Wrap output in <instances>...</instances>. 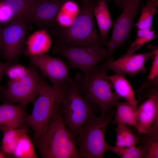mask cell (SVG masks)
<instances>
[{
    "mask_svg": "<svg viewBox=\"0 0 158 158\" xmlns=\"http://www.w3.org/2000/svg\"><path fill=\"white\" fill-rule=\"evenodd\" d=\"M27 22L22 18L9 23L2 29L3 49L7 62L17 60L21 53L27 30Z\"/></svg>",
    "mask_w": 158,
    "mask_h": 158,
    "instance_id": "8fae6325",
    "label": "cell"
},
{
    "mask_svg": "<svg viewBox=\"0 0 158 158\" xmlns=\"http://www.w3.org/2000/svg\"><path fill=\"white\" fill-rule=\"evenodd\" d=\"M108 71L100 65L88 74L79 73L74 77L85 98L97 106L102 114L108 113L121 99L112 91L113 86L109 79Z\"/></svg>",
    "mask_w": 158,
    "mask_h": 158,
    "instance_id": "3957f363",
    "label": "cell"
},
{
    "mask_svg": "<svg viewBox=\"0 0 158 158\" xmlns=\"http://www.w3.org/2000/svg\"><path fill=\"white\" fill-rule=\"evenodd\" d=\"M154 56V52L152 50L142 54H133L129 56H123L115 60L111 58L106 60L100 66L108 71H112L115 74L123 76L127 75L134 76L138 73L146 72L145 64Z\"/></svg>",
    "mask_w": 158,
    "mask_h": 158,
    "instance_id": "4fadbf2b",
    "label": "cell"
},
{
    "mask_svg": "<svg viewBox=\"0 0 158 158\" xmlns=\"http://www.w3.org/2000/svg\"><path fill=\"white\" fill-rule=\"evenodd\" d=\"M116 135L115 146L128 147L140 143L139 136L126 125L117 126L114 128Z\"/></svg>",
    "mask_w": 158,
    "mask_h": 158,
    "instance_id": "cb8c5ba5",
    "label": "cell"
},
{
    "mask_svg": "<svg viewBox=\"0 0 158 158\" xmlns=\"http://www.w3.org/2000/svg\"><path fill=\"white\" fill-rule=\"evenodd\" d=\"M66 85L60 109L66 126L75 139L82 127L96 116L97 110L94 105L89 103L83 96L75 80L69 77Z\"/></svg>",
    "mask_w": 158,
    "mask_h": 158,
    "instance_id": "277c9868",
    "label": "cell"
},
{
    "mask_svg": "<svg viewBox=\"0 0 158 158\" xmlns=\"http://www.w3.org/2000/svg\"><path fill=\"white\" fill-rule=\"evenodd\" d=\"M156 85L149 90L147 98L137 109L136 130L139 136H158V91Z\"/></svg>",
    "mask_w": 158,
    "mask_h": 158,
    "instance_id": "30bf717a",
    "label": "cell"
},
{
    "mask_svg": "<svg viewBox=\"0 0 158 158\" xmlns=\"http://www.w3.org/2000/svg\"><path fill=\"white\" fill-rule=\"evenodd\" d=\"M105 0H97L93 10L101 38L108 41V33L113 23Z\"/></svg>",
    "mask_w": 158,
    "mask_h": 158,
    "instance_id": "d6986e66",
    "label": "cell"
},
{
    "mask_svg": "<svg viewBox=\"0 0 158 158\" xmlns=\"http://www.w3.org/2000/svg\"><path fill=\"white\" fill-rule=\"evenodd\" d=\"M66 83L53 85L46 82L43 86L34 103L31 114L26 118L25 122L33 130L35 136L44 131L60 106L65 94Z\"/></svg>",
    "mask_w": 158,
    "mask_h": 158,
    "instance_id": "8992f818",
    "label": "cell"
},
{
    "mask_svg": "<svg viewBox=\"0 0 158 158\" xmlns=\"http://www.w3.org/2000/svg\"><path fill=\"white\" fill-rule=\"evenodd\" d=\"M113 114L110 112L95 116L82 127L75 139L81 158L104 157L109 146L106 142L105 133Z\"/></svg>",
    "mask_w": 158,
    "mask_h": 158,
    "instance_id": "5b68a950",
    "label": "cell"
},
{
    "mask_svg": "<svg viewBox=\"0 0 158 158\" xmlns=\"http://www.w3.org/2000/svg\"><path fill=\"white\" fill-rule=\"evenodd\" d=\"M8 157V155L0 151V158H7L8 157Z\"/></svg>",
    "mask_w": 158,
    "mask_h": 158,
    "instance_id": "d6a6232c",
    "label": "cell"
},
{
    "mask_svg": "<svg viewBox=\"0 0 158 158\" xmlns=\"http://www.w3.org/2000/svg\"><path fill=\"white\" fill-rule=\"evenodd\" d=\"M11 64V63L7 62L4 63L0 61V83L2 78L6 74L7 70ZM1 87L0 85V90Z\"/></svg>",
    "mask_w": 158,
    "mask_h": 158,
    "instance_id": "4dcf8cb0",
    "label": "cell"
},
{
    "mask_svg": "<svg viewBox=\"0 0 158 158\" xmlns=\"http://www.w3.org/2000/svg\"><path fill=\"white\" fill-rule=\"evenodd\" d=\"M27 133H26L22 136L18 141L12 154L15 157H37L33 143Z\"/></svg>",
    "mask_w": 158,
    "mask_h": 158,
    "instance_id": "d4e9b609",
    "label": "cell"
},
{
    "mask_svg": "<svg viewBox=\"0 0 158 158\" xmlns=\"http://www.w3.org/2000/svg\"><path fill=\"white\" fill-rule=\"evenodd\" d=\"M27 75L17 81L9 80L6 87H1L0 99L5 103H18L26 105L34 103L46 82L39 74L37 67L32 64Z\"/></svg>",
    "mask_w": 158,
    "mask_h": 158,
    "instance_id": "52a82bcc",
    "label": "cell"
},
{
    "mask_svg": "<svg viewBox=\"0 0 158 158\" xmlns=\"http://www.w3.org/2000/svg\"><path fill=\"white\" fill-rule=\"evenodd\" d=\"M158 0H149L142 5L140 16L135 25L137 30L152 28L153 20L158 12Z\"/></svg>",
    "mask_w": 158,
    "mask_h": 158,
    "instance_id": "7402d4cb",
    "label": "cell"
},
{
    "mask_svg": "<svg viewBox=\"0 0 158 158\" xmlns=\"http://www.w3.org/2000/svg\"><path fill=\"white\" fill-rule=\"evenodd\" d=\"M80 7L75 1H65L61 5L56 18L59 26L66 28L70 26L77 17Z\"/></svg>",
    "mask_w": 158,
    "mask_h": 158,
    "instance_id": "44dd1931",
    "label": "cell"
},
{
    "mask_svg": "<svg viewBox=\"0 0 158 158\" xmlns=\"http://www.w3.org/2000/svg\"><path fill=\"white\" fill-rule=\"evenodd\" d=\"M26 105L4 103L0 105V131L3 133L19 128L25 122L28 115Z\"/></svg>",
    "mask_w": 158,
    "mask_h": 158,
    "instance_id": "2e32d148",
    "label": "cell"
},
{
    "mask_svg": "<svg viewBox=\"0 0 158 158\" xmlns=\"http://www.w3.org/2000/svg\"><path fill=\"white\" fill-rule=\"evenodd\" d=\"M140 146L143 150L145 158H158V136L150 137L145 135L139 136Z\"/></svg>",
    "mask_w": 158,
    "mask_h": 158,
    "instance_id": "4316f807",
    "label": "cell"
},
{
    "mask_svg": "<svg viewBox=\"0 0 158 158\" xmlns=\"http://www.w3.org/2000/svg\"><path fill=\"white\" fill-rule=\"evenodd\" d=\"M115 106L116 107L115 117L111 123L117 126L128 125L136 129L138 120L137 107L126 101L118 102Z\"/></svg>",
    "mask_w": 158,
    "mask_h": 158,
    "instance_id": "ac0fdd59",
    "label": "cell"
},
{
    "mask_svg": "<svg viewBox=\"0 0 158 158\" xmlns=\"http://www.w3.org/2000/svg\"><path fill=\"white\" fill-rule=\"evenodd\" d=\"M27 56L31 64L40 70L52 85H62L69 78V67L61 59L45 54Z\"/></svg>",
    "mask_w": 158,
    "mask_h": 158,
    "instance_id": "7c38bea8",
    "label": "cell"
},
{
    "mask_svg": "<svg viewBox=\"0 0 158 158\" xmlns=\"http://www.w3.org/2000/svg\"><path fill=\"white\" fill-rule=\"evenodd\" d=\"M27 131L26 128H22L12 129L3 132L2 152L7 155L12 154L18 140L23 135L27 133Z\"/></svg>",
    "mask_w": 158,
    "mask_h": 158,
    "instance_id": "603a6c76",
    "label": "cell"
},
{
    "mask_svg": "<svg viewBox=\"0 0 158 158\" xmlns=\"http://www.w3.org/2000/svg\"><path fill=\"white\" fill-rule=\"evenodd\" d=\"M60 107L44 131L35 136V145L43 158H80L75 139L66 126Z\"/></svg>",
    "mask_w": 158,
    "mask_h": 158,
    "instance_id": "6da1fadb",
    "label": "cell"
},
{
    "mask_svg": "<svg viewBox=\"0 0 158 158\" xmlns=\"http://www.w3.org/2000/svg\"><path fill=\"white\" fill-rule=\"evenodd\" d=\"M53 53L60 54L67 60L70 67L80 70L85 75L90 73L104 60L111 58L114 53L102 47L64 46L55 45Z\"/></svg>",
    "mask_w": 158,
    "mask_h": 158,
    "instance_id": "ba28073f",
    "label": "cell"
},
{
    "mask_svg": "<svg viewBox=\"0 0 158 158\" xmlns=\"http://www.w3.org/2000/svg\"><path fill=\"white\" fill-rule=\"evenodd\" d=\"M64 0H44L38 1L24 18L44 28L56 23V18Z\"/></svg>",
    "mask_w": 158,
    "mask_h": 158,
    "instance_id": "5bb4252c",
    "label": "cell"
},
{
    "mask_svg": "<svg viewBox=\"0 0 158 158\" xmlns=\"http://www.w3.org/2000/svg\"><path fill=\"white\" fill-rule=\"evenodd\" d=\"M37 1L2 0L0 2V23L8 24L24 18Z\"/></svg>",
    "mask_w": 158,
    "mask_h": 158,
    "instance_id": "9a60e30c",
    "label": "cell"
},
{
    "mask_svg": "<svg viewBox=\"0 0 158 158\" xmlns=\"http://www.w3.org/2000/svg\"><path fill=\"white\" fill-rule=\"evenodd\" d=\"M28 71V68H26L20 64H11L7 70L6 74L10 80L17 81L25 77Z\"/></svg>",
    "mask_w": 158,
    "mask_h": 158,
    "instance_id": "f1b7e54d",
    "label": "cell"
},
{
    "mask_svg": "<svg viewBox=\"0 0 158 158\" xmlns=\"http://www.w3.org/2000/svg\"><path fill=\"white\" fill-rule=\"evenodd\" d=\"M109 150L111 151L121 158H145L144 153L139 146L128 147L109 146Z\"/></svg>",
    "mask_w": 158,
    "mask_h": 158,
    "instance_id": "83f0119b",
    "label": "cell"
},
{
    "mask_svg": "<svg viewBox=\"0 0 158 158\" xmlns=\"http://www.w3.org/2000/svg\"><path fill=\"white\" fill-rule=\"evenodd\" d=\"M30 0L35 1H40L44 0Z\"/></svg>",
    "mask_w": 158,
    "mask_h": 158,
    "instance_id": "e575fe53",
    "label": "cell"
},
{
    "mask_svg": "<svg viewBox=\"0 0 158 158\" xmlns=\"http://www.w3.org/2000/svg\"><path fill=\"white\" fill-rule=\"evenodd\" d=\"M79 14L69 26H59L55 31V45L64 46L100 47L107 46L108 41L103 40L95 28L93 10L95 2L82 0Z\"/></svg>",
    "mask_w": 158,
    "mask_h": 158,
    "instance_id": "7a4b0ae2",
    "label": "cell"
},
{
    "mask_svg": "<svg viewBox=\"0 0 158 158\" xmlns=\"http://www.w3.org/2000/svg\"><path fill=\"white\" fill-rule=\"evenodd\" d=\"M51 44V37L45 29L37 30L28 38L25 54L27 56L45 54L49 50Z\"/></svg>",
    "mask_w": 158,
    "mask_h": 158,
    "instance_id": "e0dca14e",
    "label": "cell"
},
{
    "mask_svg": "<svg viewBox=\"0 0 158 158\" xmlns=\"http://www.w3.org/2000/svg\"><path fill=\"white\" fill-rule=\"evenodd\" d=\"M2 29L0 26V50L3 49V43L2 40Z\"/></svg>",
    "mask_w": 158,
    "mask_h": 158,
    "instance_id": "1f68e13d",
    "label": "cell"
},
{
    "mask_svg": "<svg viewBox=\"0 0 158 158\" xmlns=\"http://www.w3.org/2000/svg\"><path fill=\"white\" fill-rule=\"evenodd\" d=\"M153 50L154 52V60L152 62L148 80L146 83H150L157 79L158 75V49L154 47Z\"/></svg>",
    "mask_w": 158,
    "mask_h": 158,
    "instance_id": "f546056e",
    "label": "cell"
},
{
    "mask_svg": "<svg viewBox=\"0 0 158 158\" xmlns=\"http://www.w3.org/2000/svg\"><path fill=\"white\" fill-rule=\"evenodd\" d=\"M85 1H90L92 0H82ZM107 1H114L115 2H116L117 0H105Z\"/></svg>",
    "mask_w": 158,
    "mask_h": 158,
    "instance_id": "836d02e7",
    "label": "cell"
},
{
    "mask_svg": "<svg viewBox=\"0 0 158 158\" xmlns=\"http://www.w3.org/2000/svg\"><path fill=\"white\" fill-rule=\"evenodd\" d=\"M157 37V35L152 27L137 30L135 40L131 44L129 49L123 56H129L133 54L145 44L155 39Z\"/></svg>",
    "mask_w": 158,
    "mask_h": 158,
    "instance_id": "484cf974",
    "label": "cell"
},
{
    "mask_svg": "<svg viewBox=\"0 0 158 158\" xmlns=\"http://www.w3.org/2000/svg\"><path fill=\"white\" fill-rule=\"evenodd\" d=\"M142 1L118 0L116 4L123 9L120 15L113 23L112 35L107 45V50L114 52L117 48L123 45L128 39Z\"/></svg>",
    "mask_w": 158,
    "mask_h": 158,
    "instance_id": "9c48e42d",
    "label": "cell"
},
{
    "mask_svg": "<svg viewBox=\"0 0 158 158\" xmlns=\"http://www.w3.org/2000/svg\"><path fill=\"white\" fill-rule=\"evenodd\" d=\"M108 78L113 86L116 93L132 104L137 106L138 102L136 100L134 92L129 82L123 76L115 74L108 76Z\"/></svg>",
    "mask_w": 158,
    "mask_h": 158,
    "instance_id": "ffe728a7",
    "label": "cell"
}]
</instances>
